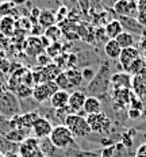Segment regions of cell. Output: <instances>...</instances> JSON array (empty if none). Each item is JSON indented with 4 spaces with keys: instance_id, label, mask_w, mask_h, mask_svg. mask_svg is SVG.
<instances>
[{
    "instance_id": "obj_34",
    "label": "cell",
    "mask_w": 146,
    "mask_h": 157,
    "mask_svg": "<svg viewBox=\"0 0 146 157\" xmlns=\"http://www.w3.org/2000/svg\"><path fill=\"white\" fill-rule=\"evenodd\" d=\"M9 3H12L14 6H22V4H26L28 0H8Z\"/></svg>"
},
{
    "instance_id": "obj_4",
    "label": "cell",
    "mask_w": 146,
    "mask_h": 157,
    "mask_svg": "<svg viewBox=\"0 0 146 157\" xmlns=\"http://www.w3.org/2000/svg\"><path fill=\"white\" fill-rule=\"evenodd\" d=\"M87 122L89 125L91 133L97 136H110L112 133L114 121L106 113H97L92 115H87Z\"/></svg>"
},
{
    "instance_id": "obj_6",
    "label": "cell",
    "mask_w": 146,
    "mask_h": 157,
    "mask_svg": "<svg viewBox=\"0 0 146 157\" xmlns=\"http://www.w3.org/2000/svg\"><path fill=\"white\" fill-rule=\"evenodd\" d=\"M58 90H60V88L57 87L56 81L50 80V81H46V83H42V84H35V86L32 87L31 96L37 103H45V102H49L51 95L56 94Z\"/></svg>"
},
{
    "instance_id": "obj_20",
    "label": "cell",
    "mask_w": 146,
    "mask_h": 157,
    "mask_svg": "<svg viewBox=\"0 0 146 157\" xmlns=\"http://www.w3.org/2000/svg\"><path fill=\"white\" fill-rule=\"evenodd\" d=\"M115 39H116V42H118L119 46H121L122 49L133 48L135 45V37H134V34H131V33H129V31L121 33V34H119Z\"/></svg>"
},
{
    "instance_id": "obj_36",
    "label": "cell",
    "mask_w": 146,
    "mask_h": 157,
    "mask_svg": "<svg viewBox=\"0 0 146 157\" xmlns=\"http://www.w3.org/2000/svg\"><path fill=\"white\" fill-rule=\"evenodd\" d=\"M37 157H46V156H45V155H43V153H39V155H38Z\"/></svg>"
},
{
    "instance_id": "obj_29",
    "label": "cell",
    "mask_w": 146,
    "mask_h": 157,
    "mask_svg": "<svg viewBox=\"0 0 146 157\" xmlns=\"http://www.w3.org/2000/svg\"><path fill=\"white\" fill-rule=\"evenodd\" d=\"M46 37H49L51 41H57L60 37V30H58L57 26H50L46 30Z\"/></svg>"
},
{
    "instance_id": "obj_22",
    "label": "cell",
    "mask_w": 146,
    "mask_h": 157,
    "mask_svg": "<svg viewBox=\"0 0 146 157\" xmlns=\"http://www.w3.org/2000/svg\"><path fill=\"white\" fill-rule=\"evenodd\" d=\"M57 18L54 15V12L51 11H41L39 12V25H42L43 27H50V26H54Z\"/></svg>"
},
{
    "instance_id": "obj_30",
    "label": "cell",
    "mask_w": 146,
    "mask_h": 157,
    "mask_svg": "<svg viewBox=\"0 0 146 157\" xmlns=\"http://www.w3.org/2000/svg\"><path fill=\"white\" fill-rule=\"evenodd\" d=\"M134 157H146V142H142L137 146L134 152Z\"/></svg>"
},
{
    "instance_id": "obj_18",
    "label": "cell",
    "mask_w": 146,
    "mask_h": 157,
    "mask_svg": "<svg viewBox=\"0 0 146 157\" xmlns=\"http://www.w3.org/2000/svg\"><path fill=\"white\" fill-rule=\"evenodd\" d=\"M15 31V19L12 16H3L0 19V33L8 37V35H12Z\"/></svg>"
},
{
    "instance_id": "obj_27",
    "label": "cell",
    "mask_w": 146,
    "mask_h": 157,
    "mask_svg": "<svg viewBox=\"0 0 146 157\" xmlns=\"http://www.w3.org/2000/svg\"><path fill=\"white\" fill-rule=\"evenodd\" d=\"M9 130H11V125H9V121L6 119L4 117L0 114V136H6Z\"/></svg>"
},
{
    "instance_id": "obj_28",
    "label": "cell",
    "mask_w": 146,
    "mask_h": 157,
    "mask_svg": "<svg viewBox=\"0 0 146 157\" xmlns=\"http://www.w3.org/2000/svg\"><path fill=\"white\" fill-rule=\"evenodd\" d=\"M81 73H83V78H84V81H89L92 80L93 77H95V73H96V71L93 69V68H91V67H85L83 71H81Z\"/></svg>"
},
{
    "instance_id": "obj_3",
    "label": "cell",
    "mask_w": 146,
    "mask_h": 157,
    "mask_svg": "<svg viewBox=\"0 0 146 157\" xmlns=\"http://www.w3.org/2000/svg\"><path fill=\"white\" fill-rule=\"evenodd\" d=\"M49 141L51 145H54L57 149L66 150V149H73V148H80L76 144L73 134L65 125H57L53 127L50 136H49Z\"/></svg>"
},
{
    "instance_id": "obj_14",
    "label": "cell",
    "mask_w": 146,
    "mask_h": 157,
    "mask_svg": "<svg viewBox=\"0 0 146 157\" xmlns=\"http://www.w3.org/2000/svg\"><path fill=\"white\" fill-rule=\"evenodd\" d=\"M68 102H69V92L64 91V90H58L57 92L51 95V98L49 99V104H50V107L54 110L66 107Z\"/></svg>"
},
{
    "instance_id": "obj_21",
    "label": "cell",
    "mask_w": 146,
    "mask_h": 157,
    "mask_svg": "<svg viewBox=\"0 0 146 157\" xmlns=\"http://www.w3.org/2000/svg\"><path fill=\"white\" fill-rule=\"evenodd\" d=\"M0 152L7 155V153H18V144L11 142L6 138V136H0Z\"/></svg>"
},
{
    "instance_id": "obj_26",
    "label": "cell",
    "mask_w": 146,
    "mask_h": 157,
    "mask_svg": "<svg viewBox=\"0 0 146 157\" xmlns=\"http://www.w3.org/2000/svg\"><path fill=\"white\" fill-rule=\"evenodd\" d=\"M126 115H127V118H129L130 121H142V110L129 107Z\"/></svg>"
},
{
    "instance_id": "obj_24",
    "label": "cell",
    "mask_w": 146,
    "mask_h": 157,
    "mask_svg": "<svg viewBox=\"0 0 146 157\" xmlns=\"http://www.w3.org/2000/svg\"><path fill=\"white\" fill-rule=\"evenodd\" d=\"M54 81H56L57 87L60 88V90H64V91H69L70 88H72V86H70L69 80H68L66 75H65V72H61L58 76L54 78Z\"/></svg>"
},
{
    "instance_id": "obj_16",
    "label": "cell",
    "mask_w": 146,
    "mask_h": 157,
    "mask_svg": "<svg viewBox=\"0 0 146 157\" xmlns=\"http://www.w3.org/2000/svg\"><path fill=\"white\" fill-rule=\"evenodd\" d=\"M64 72H65V75H66V77H68V80H69L72 88H79V87H81V84L84 83L83 73H81V71L79 68L70 67L69 69H66Z\"/></svg>"
},
{
    "instance_id": "obj_15",
    "label": "cell",
    "mask_w": 146,
    "mask_h": 157,
    "mask_svg": "<svg viewBox=\"0 0 146 157\" xmlns=\"http://www.w3.org/2000/svg\"><path fill=\"white\" fill-rule=\"evenodd\" d=\"M104 53L106 57L111 61H118L119 56H121L122 48L119 46V44L116 42V39H107L104 44Z\"/></svg>"
},
{
    "instance_id": "obj_1",
    "label": "cell",
    "mask_w": 146,
    "mask_h": 157,
    "mask_svg": "<svg viewBox=\"0 0 146 157\" xmlns=\"http://www.w3.org/2000/svg\"><path fill=\"white\" fill-rule=\"evenodd\" d=\"M111 60H107L96 71L95 77L87 84L85 94L88 96H95L99 99L107 96V94L110 92V88H111Z\"/></svg>"
},
{
    "instance_id": "obj_11",
    "label": "cell",
    "mask_w": 146,
    "mask_h": 157,
    "mask_svg": "<svg viewBox=\"0 0 146 157\" xmlns=\"http://www.w3.org/2000/svg\"><path fill=\"white\" fill-rule=\"evenodd\" d=\"M131 91L138 98L146 96V68L142 69L138 75L133 76L131 80Z\"/></svg>"
},
{
    "instance_id": "obj_35",
    "label": "cell",
    "mask_w": 146,
    "mask_h": 157,
    "mask_svg": "<svg viewBox=\"0 0 146 157\" xmlns=\"http://www.w3.org/2000/svg\"><path fill=\"white\" fill-rule=\"evenodd\" d=\"M4 157H19L18 153H7V155H4Z\"/></svg>"
},
{
    "instance_id": "obj_13",
    "label": "cell",
    "mask_w": 146,
    "mask_h": 157,
    "mask_svg": "<svg viewBox=\"0 0 146 157\" xmlns=\"http://www.w3.org/2000/svg\"><path fill=\"white\" fill-rule=\"evenodd\" d=\"M102 111H103V103H102V100H100L99 98L88 96V95H87L85 103H84V107H83V111H81V113L85 114V115H92V114L102 113Z\"/></svg>"
},
{
    "instance_id": "obj_25",
    "label": "cell",
    "mask_w": 146,
    "mask_h": 157,
    "mask_svg": "<svg viewBox=\"0 0 146 157\" xmlns=\"http://www.w3.org/2000/svg\"><path fill=\"white\" fill-rule=\"evenodd\" d=\"M129 8H130V3L126 2V0H119L115 4V11L121 15H130Z\"/></svg>"
},
{
    "instance_id": "obj_33",
    "label": "cell",
    "mask_w": 146,
    "mask_h": 157,
    "mask_svg": "<svg viewBox=\"0 0 146 157\" xmlns=\"http://www.w3.org/2000/svg\"><path fill=\"white\" fill-rule=\"evenodd\" d=\"M141 102H142V119L146 118V96L141 98Z\"/></svg>"
},
{
    "instance_id": "obj_32",
    "label": "cell",
    "mask_w": 146,
    "mask_h": 157,
    "mask_svg": "<svg viewBox=\"0 0 146 157\" xmlns=\"http://www.w3.org/2000/svg\"><path fill=\"white\" fill-rule=\"evenodd\" d=\"M134 129L137 130L138 133H142V134H146V118L141 121V122H138L137 125L134 126Z\"/></svg>"
},
{
    "instance_id": "obj_23",
    "label": "cell",
    "mask_w": 146,
    "mask_h": 157,
    "mask_svg": "<svg viewBox=\"0 0 146 157\" xmlns=\"http://www.w3.org/2000/svg\"><path fill=\"white\" fill-rule=\"evenodd\" d=\"M145 68H146V60L141 56V57L137 58L134 63L130 65L129 69L126 71V72H127L130 76H135V75H138L139 72H141L142 69H145Z\"/></svg>"
},
{
    "instance_id": "obj_9",
    "label": "cell",
    "mask_w": 146,
    "mask_h": 157,
    "mask_svg": "<svg viewBox=\"0 0 146 157\" xmlns=\"http://www.w3.org/2000/svg\"><path fill=\"white\" fill-rule=\"evenodd\" d=\"M139 57H141V53H139L138 48L133 46V48H127V49H122L121 56H119V58H118L119 67L122 68L123 72H126L129 69L130 65Z\"/></svg>"
},
{
    "instance_id": "obj_7",
    "label": "cell",
    "mask_w": 146,
    "mask_h": 157,
    "mask_svg": "<svg viewBox=\"0 0 146 157\" xmlns=\"http://www.w3.org/2000/svg\"><path fill=\"white\" fill-rule=\"evenodd\" d=\"M41 152V140L35 138L34 136L27 137L18 145L19 157H37Z\"/></svg>"
},
{
    "instance_id": "obj_12",
    "label": "cell",
    "mask_w": 146,
    "mask_h": 157,
    "mask_svg": "<svg viewBox=\"0 0 146 157\" xmlns=\"http://www.w3.org/2000/svg\"><path fill=\"white\" fill-rule=\"evenodd\" d=\"M131 80H133V76H130L127 72L112 73L111 88L110 90H115V88H127V90H131Z\"/></svg>"
},
{
    "instance_id": "obj_10",
    "label": "cell",
    "mask_w": 146,
    "mask_h": 157,
    "mask_svg": "<svg viewBox=\"0 0 146 157\" xmlns=\"http://www.w3.org/2000/svg\"><path fill=\"white\" fill-rule=\"evenodd\" d=\"M87 99V94L84 91L74 90L69 94V102H68V107L70 109L73 114H80L83 111L84 103Z\"/></svg>"
},
{
    "instance_id": "obj_17",
    "label": "cell",
    "mask_w": 146,
    "mask_h": 157,
    "mask_svg": "<svg viewBox=\"0 0 146 157\" xmlns=\"http://www.w3.org/2000/svg\"><path fill=\"white\" fill-rule=\"evenodd\" d=\"M104 31H106V35L108 37V39H115L121 33H123L125 30H123V26L121 23V21H118V19H112L111 22H108V23L106 25Z\"/></svg>"
},
{
    "instance_id": "obj_8",
    "label": "cell",
    "mask_w": 146,
    "mask_h": 157,
    "mask_svg": "<svg viewBox=\"0 0 146 157\" xmlns=\"http://www.w3.org/2000/svg\"><path fill=\"white\" fill-rule=\"evenodd\" d=\"M53 127H54V125L47 119V118L39 117L37 121H35L34 125H32L31 133H32V136H34L35 138H38V140L49 138V136H50Z\"/></svg>"
},
{
    "instance_id": "obj_2",
    "label": "cell",
    "mask_w": 146,
    "mask_h": 157,
    "mask_svg": "<svg viewBox=\"0 0 146 157\" xmlns=\"http://www.w3.org/2000/svg\"><path fill=\"white\" fill-rule=\"evenodd\" d=\"M0 114L8 121L22 114L21 100L12 91L0 88Z\"/></svg>"
},
{
    "instance_id": "obj_31",
    "label": "cell",
    "mask_w": 146,
    "mask_h": 157,
    "mask_svg": "<svg viewBox=\"0 0 146 157\" xmlns=\"http://www.w3.org/2000/svg\"><path fill=\"white\" fill-rule=\"evenodd\" d=\"M138 50L139 53H141V56L146 60V37H144L139 41V45H138Z\"/></svg>"
},
{
    "instance_id": "obj_19",
    "label": "cell",
    "mask_w": 146,
    "mask_h": 157,
    "mask_svg": "<svg viewBox=\"0 0 146 157\" xmlns=\"http://www.w3.org/2000/svg\"><path fill=\"white\" fill-rule=\"evenodd\" d=\"M27 137H30V132H27V130H21V129H11L6 134V138L9 140L11 142L18 144V145L23 141V140L27 138Z\"/></svg>"
},
{
    "instance_id": "obj_37",
    "label": "cell",
    "mask_w": 146,
    "mask_h": 157,
    "mask_svg": "<svg viewBox=\"0 0 146 157\" xmlns=\"http://www.w3.org/2000/svg\"><path fill=\"white\" fill-rule=\"evenodd\" d=\"M0 157H4V153H2V152H0Z\"/></svg>"
},
{
    "instance_id": "obj_5",
    "label": "cell",
    "mask_w": 146,
    "mask_h": 157,
    "mask_svg": "<svg viewBox=\"0 0 146 157\" xmlns=\"http://www.w3.org/2000/svg\"><path fill=\"white\" fill-rule=\"evenodd\" d=\"M64 125L70 130L74 138H84L87 140L91 136V129L87 122V118L83 117L81 114H70L65 119Z\"/></svg>"
}]
</instances>
